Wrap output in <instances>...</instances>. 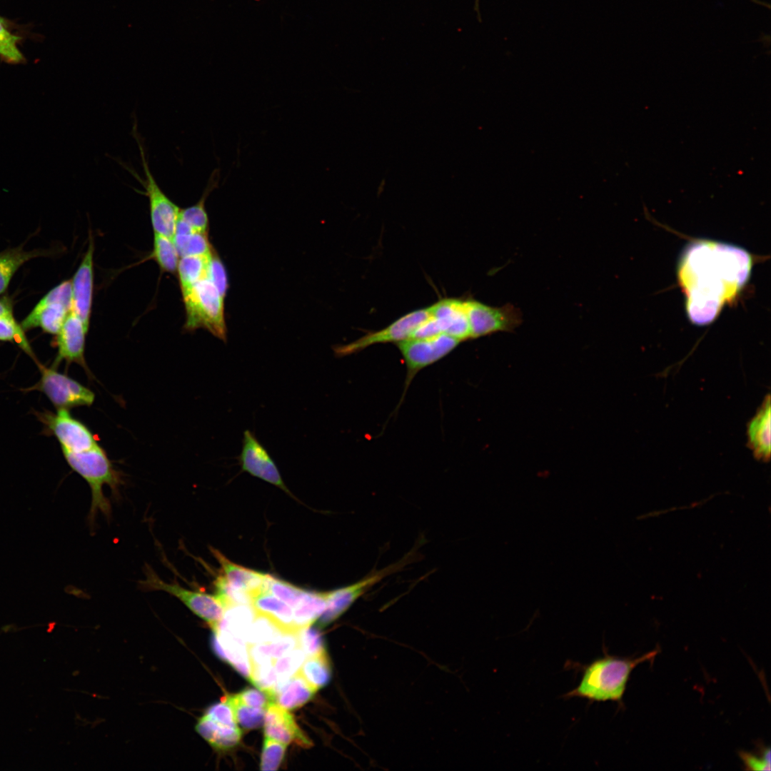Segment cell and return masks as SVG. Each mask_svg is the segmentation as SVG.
I'll list each match as a JSON object with an SVG mask.
<instances>
[{
  "label": "cell",
  "instance_id": "4fadbf2b",
  "mask_svg": "<svg viewBox=\"0 0 771 771\" xmlns=\"http://www.w3.org/2000/svg\"><path fill=\"white\" fill-rule=\"evenodd\" d=\"M430 315V308H423L410 312L384 328L367 333L357 340L333 348L337 357H344L356 353L368 346L387 343H398L412 337L418 327Z\"/></svg>",
  "mask_w": 771,
  "mask_h": 771
},
{
  "label": "cell",
  "instance_id": "484cf974",
  "mask_svg": "<svg viewBox=\"0 0 771 771\" xmlns=\"http://www.w3.org/2000/svg\"><path fill=\"white\" fill-rule=\"evenodd\" d=\"M43 249L26 251L22 245L0 252V294L8 288L14 274L26 261L40 256L49 255Z\"/></svg>",
  "mask_w": 771,
  "mask_h": 771
},
{
  "label": "cell",
  "instance_id": "277c9868",
  "mask_svg": "<svg viewBox=\"0 0 771 771\" xmlns=\"http://www.w3.org/2000/svg\"><path fill=\"white\" fill-rule=\"evenodd\" d=\"M186 309V330L203 328L215 337L226 341L224 298L208 278L194 283L182 293Z\"/></svg>",
  "mask_w": 771,
  "mask_h": 771
},
{
  "label": "cell",
  "instance_id": "d590c367",
  "mask_svg": "<svg viewBox=\"0 0 771 771\" xmlns=\"http://www.w3.org/2000/svg\"><path fill=\"white\" fill-rule=\"evenodd\" d=\"M5 24L4 19L0 16V58L8 64H21L25 59L18 47L20 37L11 34Z\"/></svg>",
  "mask_w": 771,
  "mask_h": 771
},
{
  "label": "cell",
  "instance_id": "ac0fdd59",
  "mask_svg": "<svg viewBox=\"0 0 771 771\" xmlns=\"http://www.w3.org/2000/svg\"><path fill=\"white\" fill-rule=\"evenodd\" d=\"M263 725L266 737L286 745L295 742L304 747L312 745L298 727L293 715L275 702H271L266 708Z\"/></svg>",
  "mask_w": 771,
  "mask_h": 771
},
{
  "label": "cell",
  "instance_id": "7402d4cb",
  "mask_svg": "<svg viewBox=\"0 0 771 771\" xmlns=\"http://www.w3.org/2000/svg\"><path fill=\"white\" fill-rule=\"evenodd\" d=\"M196 730L217 750L233 748L239 743L241 738V731L238 726L220 725L205 714L199 718Z\"/></svg>",
  "mask_w": 771,
  "mask_h": 771
},
{
  "label": "cell",
  "instance_id": "5b68a950",
  "mask_svg": "<svg viewBox=\"0 0 771 771\" xmlns=\"http://www.w3.org/2000/svg\"><path fill=\"white\" fill-rule=\"evenodd\" d=\"M429 308L430 316L418 327L411 338L447 334L461 342L471 339L464 299L442 298Z\"/></svg>",
  "mask_w": 771,
  "mask_h": 771
},
{
  "label": "cell",
  "instance_id": "4dcf8cb0",
  "mask_svg": "<svg viewBox=\"0 0 771 771\" xmlns=\"http://www.w3.org/2000/svg\"><path fill=\"white\" fill-rule=\"evenodd\" d=\"M0 341L16 343L36 365L39 363L25 335V331L13 316V313L0 316Z\"/></svg>",
  "mask_w": 771,
  "mask_h": 771
},
{
  "label": "cell",
  "instance_id": "4316f807",
  "mask_svg": "<svg viewBox=\"0 0 771 771\" xmlns=\"http://www.w3.org/2000/svg\"><path fill=\"white\" fill-rule=\"evenodd\" d=\"M211 255L184 256L180 258L176 272L181 293L200 280L208 278Z\"/></svg>",
  "mask_w": 771,
  "mask_h": 771
},
{
  "label": "cell",
  "instance_id": "7c38bea8",
  "mask_svg": "<svg viewBox=\"0 0 771 771\" xmlns=\"http://www.w3.org/2000/svg\"><path fill=\"white\" fill-rule=\"evenodd\" d=\"M464 301L472 339L497 332H512L522 323L521 311L513 304L494 307L473 298Z\"/></svg>",
  "mask_w": 771,
  "mask_h": 771
},
{
  "label": "cell",
  "instance_id": "30bf717a",
  "mask_svg": "<svg viewBox=\"0 0 771 771\" xmlns=\"http://www.w3.org/2000/svg\"><path fill=\"white\" fill-rule=\"evenodd\" d=\"M138 146L141 166L144 176L136 175L145 190L148 198L151 225L154 233L165 236L173 240L178 219L180 208L178 207L162 191L150 170L143 146L133 131Z\"/></svg>",
  "mask_w": 771,
  "mask_h": 771
},
{
  "label": "cell",
  "instance_id": "60d3db41",
  "mask_svg": "<svg viewBox=\"0 0 771 771\" xmlns=\"http://www.w3.org/2000/svg\"><path fill=\"white\" fill-rule=\"evenodd\" d=\"M235 695L243 704L255 708L266 709L271 702H273L268 693L253 688L246 689Z\"/></svg>",
  "mask_w": 771,
  "mask_h": 771
},
{
  "label": "cell",
  "instance_id": "f35d334b",
  "mask_svg": "<svg viewBox=\"0 0 771 771\" xmlns=\"http://www.w3.org/2000/svg\"><path fill=\"white\" fill-rule=\"evenodd\" d=\"M205 715L220 725L230 727L237 726L234 710L228 695L224 696L221 702L209 707Z\"/></svg>",
  "mask_w": 771,
  "mask_h": 771
},
{
  "label": "cell",
  "instance_id": "ba28073f",
  "mask_svg": "<svg viewBox=\"0 0 771 771\" xmlns=\"http://www.w3.org/2000/svg\"><path fill=\"white\" fill-rule=\"evenodd\" d=\"M143 584L149 590H162L173 595L213 630L223 618L226 610L216 594L186 588L178 583L165 582L151 570L146 571V579Z\"/></svg>",
  "mask_w": 771,
  "mask_h": 771
},
{
  "label": "cell",
  "instance_id": "e0dca14e",
  "mask_svg": "<svg viewBox=\"0 0 771 771\" xmlns=\"http://www.w3.org/2000/svg\"><path fill=\"white\" fill-rule=\"evenodd\" d=\"M88 329L81 320L71 311L56 334L58 352L55 364L61 361H65L67 363H75L89 372L84 358L85 341Z\"/></svg>",
  "mask_w": 771,
  "mask_h": 771
},
{
  "label": "cell",
  "instance_id": "7bdbcfd3",
  "mask_svg": "<svg viewBox=\"0 0 771 771\" xmlns=\"http://www.w3.org/2000/svg\"><path fill=\"white\" fill-rule=\"evenodd\" d=\"M12 313V306L11 301L7 298L0 299V316L4 314Z\"/></svg>",
  "mask_w": 771,
  "mask_h": 771
},
{
  "label": "cell",
  "instance_id": "d6a6232c",
  "mask_svg": "<svg viewBox=\"0 0 771 771\" xmlns=\"http://www.w3.org/2000/svg\"><path fill=\"white\" fill-rule=\"evenodd\" d=\"M255 621L249 628L246 636L247 645L268 642L286 633L268 618L260 615H255Z\"/></svg>",
  "mask_w": 771,
  "mask_h": 771
},
{
  "label": "cell",
  "instance_id": "9a60e30c",
  "mask_svg": "<svg viewBox=\"0 0 771 771\" xmlns=\"http://www.w3.org/2000/svg\"><path fill=\"white\" fill-rule=\"evenodd\" d=\"M238 460L243 471L290 493L275 462L265 447L249 430L243 432L242 449Z\"/></svg>",
  "mask_w": 771,
  "mask_h": 771
},
{
  "label": "cell",
  "instance_id": "52a82bcc",
  "mask_svg": "<svg viewBox=\"0 0 771 771\" xmlns=\"http://www.w3.org/2000/svg\"><path fill=\"white\" fill-rule=\"evenodd\" d=\"M71 310V281L67 280L50 290L20 324L25 331L40 328L56 335Z\"/></svg>",
  "mask_w": 771,
  "mask_h": 771
},
{
  "label": "cell",
  "instance_id": "8992f818",
  "mask_svg": "<svg viewBox=\"0 0 771 771\" xmlns=\"http://www.w3.org/2000/svg\"><path fill=\"white\" fill-rule=\"evenodd\" d=\"M460 342L451 336L439 334L426 338H410L396 343L407 369L405 391L420 370L446 356Z\"/></svg>",
  "mask_w": 771,
  "mask_h": 771
},
{
  "label": "cell",
  "instance_id": "8fae6325",
  "mask_svg": "<svg viewBox=\"0 0 771 771\" xmlns=\"http://www.w3.org/2000/svg\"><path fill=\"white\" fill-rule=\"evenodd\" d=\"M413 555L407 554L398 562L370 575L351 585L326 593V606L318 618V626L324 628L343 615L362 595L382 579L400 570L412 562Z\"/></svg>",
  "mask_w": 771,
  "mask_h": 771
},
{
  "label": "cell",
  "instance_id": "cb8c5ba5",
  "mask_svg": "<svg viewBox=\"0 0 771 771\" xmlns=\"http://www.w3.org/2000/svg\"><path fill=\"white\" fill-rule=\"evenodd\" d=\"M297 634L286 633L268 642L247 645L250 665L273 662L298 647Z\"/></svg>",
  "mask_w": 771,
  "mask_h": 771
},
{
  "label": "cell",
  "instance_id": "2e32d148",
  "mask_svg": "<svg viewBox=\"0 0 771 771\" xmlns=\"http://www.w3.org/2000/svg\"><path fill=\"white\" fill-rule=\"evenodd\" d=\"M94 251L92 238L71 281L72 311L89 328L94 288Z\"/></svg>",
  "mask_w": 771,
  "mask_h": 771
},
{
  "label": "cell",
  "instance_id": "8d00e7d4",
  "mask_svg": "<svg viewBox=\"0 0 771 771\" xmlns=\"http://www.w3.org/2000/svg\"><path fill=\"white\" fill-rule=\"evenodd\" d=\"M286 749V744L265 737L261 759V770H277L283 761Z\"/></svg>",
  "mask_w": 771,
  "mask_h": 771
},
{
  "label": "cell",
  "instance_id": "9c48e42d",
  "mask_svg": "<svg viewBox=\"0 0 771 771\" xmlns=\"http://www.w3.org/2000/svg\"><path fill=\"white\" fill-rule=\"evenodd\" d=\"M40 379L27 390H39L44 393L57 408L69 409L78 406H90L95 398L94 393L76 381L54 367H46L39 363Z\"/></svg>",
  "mask_w": 771,
  "mask_h": 771
},
{
  "label": "cell",
  "instance_id": "1f68e13d",
  "mask_svg": "<svg viewBox=\"0 0 771 771\" xmlns=\"http://www.w3.org/2000/svg\"><path fill=\"white\" fill-rule=\"evenodd\" d=\"M306 657L302 649L298 646L273 662L278 677L275 694L298 670Z\"/></svg>",
  "mask_w": 771,
  "mask_h": 771
},
{
  "label": "cell",
  "instance_id": "83f0119b",
  "mask_svg": "<svg viewBox=\"0 0 771 771\" xmlns=\"http://www.w3.org/2000/svg\"><path fill=\"white\" fill-rule=\"evenodd\" d=\"M298 672L316 690L326 686L331 680L330 662L326 652L306 657Z\"/></svg>",
  "mask_w": 771,
  "mask_h": 771
},
{
  "label": "cell",
  "instance_id": "b9f144b4",
  "mask_svg": "<svg viewBox=\"0 0 771 771\" xmlns=\"http://www.w3.org/2000/svg\"><path fill=\"white\" fill-rule=\"evenodd\" d=\"M740 757L747 767L750 770H770V751L765 750L761 756L755 755L749 752H741Z\"/></svg>",
  "mask_w": 771,
  "mask_h": 771
},
{
  "label": "cell",
  "instance_id": "7a4b0ae2",
  "mask_svg": "<svg viewBox=\"0 0 771 771\" xmlns=\"http://www.w3.org/2000/svg\"><path fill=\"white\" fill-rule=\"evenodd\" d=\"M658 650H654L637 658L604 656L582 666V677L578 685L563 697H579L590 702H620L633 670L640 663L653 659Z\"/></svg>",
  "mask_w": 771,
  "mask_h": 771
},
{
  "label": "cell",
  "instance_id": "74e56055",
  "mask_svg": "<svg viewBox=\"0 0 771 771\" xmlns=\"http://www.w3.org/2000/svg\"><path fill=\"white\" fill-rule=\"evenodd\" d=\"M297 635L298 646L306 657L326 652L323 640L318 629L308 626L301 629Z\"/></svg>",
  "mask_w": 771,
  "mask_h": 771
},
{
  "label": "cell",
  "instance_id": "ab89813d",
  "mask_svg": "<svg viewBox=\"0 0 771 771\" xmlns=\"http://www.w3.org/2000/svg\"><path fill=\"white\" fill-rule=\"evenodd\" d=\"M208 278L224 298L228 288L227 274L224 265L213 250L209 261Z\"/></svg>",
  "mask_w": 771,
  "mask_h": 771
},
{
  "label": "cell",
  "instance_id": "5bb4252c",
  "mask_svg": "<svg viewBox=\"0 0 771 771\" xmlns=\"http://www.w3.org/2000/svg\"><path fill=\"white\" fill-rule=\"evenodd\" d=\"M36 414L46 430L57 438L61 450L81 452L98 445L89 429L72 417L67 409H57L55 413L44 411Z\"/></svg>",
  "mask_w": 771,
  "mask_h": 771
},
{
  "label": "cell",
  "instance_id": "e575fe53",
  "mask_svg": "<svg viewBox=\"0 0 771 771\" xmlns=\"http://www.w3.org/2000/svg\"><path fill=\"white\" fill-rule=\"evenodd\" d=\"M250 669L249 680L261 690L268 693L273 700L278 677L273 662L252 664Z\"/></svg>",
  "mask_w": 771,
  "mask_h": 771
},
{
  "label": "cell",
  "instance_id": "44dd1931",
  "mask_svg": "<svg viewBox=\"0 0 771 771\" xmlns=\"http://www.w3.org/2000/svg\"><path fill=\"white\" fill-rule=\"evenodd\" d=\"M213 554L220 563L224 580L236 592L249 598L256 592L265 588L268 574L253 570L237 565L218 550Z\"/></svg>",
  "mask_w": 771,
  "mask_h": 771
},
{
  "label": "cell",
  "instance_id": "f1b7e54d",
  "mask_svg": "<svg viewBox=\"0 0 771 771\" xmlns=\"http://www.w3.org/2000/svg\"><path fill=\"white\" fill-rule=\"evenodd\" d=\"M151 257L161 270L176 272L180 256L172 239L154 233Z\"/></svg>",
  "mask_w": 771,
  "mask_h": 771
},
{
  "label": "cell",
  "instance_id": "d4e9b609",
  "mask_svg": "<svg viewBox=\"0 0 771 771\" xmlns=\"http://www.w3.org/2000/svg\"><path fill=\"white\" fill-rule=\"evenodd\" d=\"M219 181L220 169L216 168L211 172L198 201L189 207L180 208L178 217L188 223L194 231L208 232L209 221L205 203L209 194L218 187Z\"/></svg>",
  "mask_w": 771,
  "mask_h": 771
},
{
  "label": "cell",
  "instance_id": "3957f363",
  "mask_svg": "<svg viewBox=\"0 0 771 771\" xmlns=\"http://www.w3.org/2000/svg\"><path fill=\"white\" fill-rule=\"evenodd\" d=\"M64 458L71 468L80 475L89 484L91 502L89 520L91 524L99 512L109 518L111 505L104 494L103 488L109 485L114 495H119L123 481L105 451L99 445L81 452L62 450Z\"/></svg>",
  "mask_w": 771,
  "mask_h": 771
},
{
  "label": "cell",
  "instance_id": "ffe728a7",
  "mask_svg": "<svg viewBox=\"0 0 771 771\" xmlns=\"http://www.w3.org/2000/svg\"><path fill=\"white\" fill-rule=\"evenodd\" d=\"M770 395L767 394L747 427V446L762 462L770 458Z\"/></svg>",
  "mask_w": 771,
  "mask_h": 771
},
{
  "label": "cell",
  "instance_id": "d6986e66",
  "mask_svg": "<svg viewBox=\"0 0 771 771\" xmlns=\"http://www.w3.org/2000/svg\"><path fill=\"white\" fill-rule=\"evenodd\" d=\"M250 605L255 615L263 616L283 633H297L291 608L266 588L250 597Z\"/></svg>",
  "mask_w": 771,
  "mask_h": 771
},
{
  "label": "cell",
  "instance_id": "6da1fadb",
  "mask_svg": "<svg viewBox=\"0 0 771 771\" xmlns=\"http://www.w3.org/2000/svg\"><path fill=\"white\" fill-rule=\"evenodd\" d=\"M751 268L750 255L740 247L711 241L687 246L680 261L678 278L691 322L704 326L713 321L747 281Z\"/></svg>",
  "mask_w": 771,
  "mask_h": 771
},
{
  "label": "cell",
  "instance_id": "f546056e",
  "mask_svg": "<svg viewBox=\"0 0 771 771\" xmlns=\"http://www.w3.org/2000/svg\"><path fill=\"white\" fill-rule=\"evenodd\" d=\"M173 241L180 257L184 256H208L212 253L207 233L194 231L188 234L176 233Z\"/></svg>",
  "mask_w": 771,
  "mask_h": 771
},
{
  "label": "cell",
  "instance_id": "836d02e7",
  "mask_svg": "<svg viewBox=\"0 0 771 771\" xmlns=\"http://www.w3.org/2000/svg\"><path fill=\"white\" fill-rule=\"evenodd\" d=\"M233 706L237 724L246 730L261 727L264 722L266 709L249 707L241 702L233 695H228Z\"/></svg>",
  "mask_w": 771,
  "mask_h": 771
},
{
  "label": "cell",
  "instance_id": "603a6c76",
  "mask_svg": "<svg viewBox=\"0 0 771 771\" xmlns=\"http://www.w3.org/2000/svg\"><path fill=\"white\" fill-rule=\"evenodd\" d=\"M316 691L297 671L277 690L273 701L286 710H293L311 700Z\"/></svg>",
  "mask_w": 771,
  "mask_h": 771
}]
</instances>
